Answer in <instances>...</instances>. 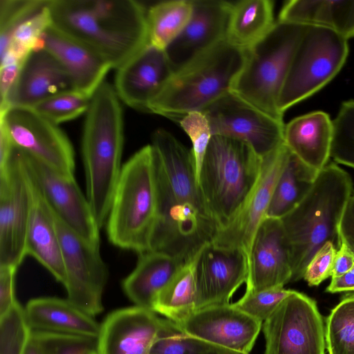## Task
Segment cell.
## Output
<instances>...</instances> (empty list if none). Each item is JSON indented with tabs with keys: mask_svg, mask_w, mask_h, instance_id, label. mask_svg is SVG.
<instances>
[{
	"mask_svg": "<svg viewBox=\"0 0 354 354\" xmlns=\"http://www.w3.org/2000/svg\"><path fill=\"white\" fill-rule=\"evenodd\" d=\"M154 152L157 212L150 250L185 262L218 232L198 186L194 157L171 133L151 136Z\"/></svg>",
	"mask_w": 354,
	"mask_h": 354,
	"instance_id": "cell-1",
	"label": "cell"
},
{
	"mask_svg": "<svg viewBox=\"0 0 354 354\" xmlns=\"http://www.w3.org/2000/svg\"><path fill=\"white\" fill-rule=\"evenodd\" d=\"M52 26L115 70L149 44L147 8L134 0H49Z\"/></svg>",
	"mask_w": 354,
	"mask_h": 354,
	"instance_id": "cell-2",
	"label": "cell"
},
{
	"mask_svg": "<svg viewBox=\"0 0 354 354\" xmlns=\"http://www.w3.org/2000/svg\"><path fill=\"white\" fill-rule=\"evenodd\" d=\"M120 102L113 85L104 81L91 98L84 123L82 152L86 197L100 229L106 223L122 167Z\"/></svg>",
	"mask_w": 354,
	"mask_h": 354,
	"instance_id": "cell-3",
	"label": "cell"
},
{
	"mask_svg": "<svg viewBox=\"0 0 354 354\" xmlns=\"http://www.w3.org/2000/svg\"><path fill=\"white\" fill-rule=\"evenodd\" d=\"M352 191L349 174L335 163L327 164L304 198L280 219L290 248L291 281L303 279L308 264L325 244L340 248L339 225Z\"/></svg>",
	"mask_w": 354,
	"mask_h": 354,
	"instance_id": "cell-4",
	"label": "cell"
},
{
	"mask_svg": "<svg viewBox=\"0 0 354 354\" xmlns=\"http://www.w3.org/2000/svg\"><path fill=\"white\" fill-rule=\"evenodd\" d=\"M245 51L221 41L174 73L151 100L147 112L180 120L230 92L242 70Z\"/></svg>",
	"mask_w": 354,
	"mask_h": 354,
	"instance_id": "cell-5",
	"label": "cell"
},
{
	"mask_svg": "<svg viewBox=\"0 0 354 354\" xmlns=\"http://www.w3.org/2000/svg\"><path fill=\"white\" fill-rule=\"evenodd\" d=\"M156 212L154 152L147 145L122 165L106 221L109 240L138 254L150 250Z\"/></svg>",
	"mask_w": 354,
	"mask_h": 354,
	"instance_id": "cell-6",
	"label": "cell"
},
{
	"mask_svg": "<svg viewBox=\"0 0 354 354\" xmlns=\"http://www.w3.org/2000/svg\"><path fill=\"white\" fill-rule=\"evenodd\" d=\"M261 165L262 158L245 142L212 136L198 183L218 232L243 205L258 180Z\"/></svg>",
	"mask_w": 354,
	"mask_h": 354,
	"instance_id": "cell-7",
	"label": "cell"
},
{
	"mask_svg": "<svg viewBox=\"0 0 354 354\" xmlns=\"http://www.w3.org/2000/svg\"><path fill=\"white\" fill-rule=\"evenodd\" d=\"M308 25L277 21L258 43L245 51L243 67L232 92L283 121L279 97L297 47Z\"/></svg>",
	"mask_w": 354,
	"mask_h": 354,
	"instance_id": "cell-8",
	"label": "cell"
},
{
	"mask_svg": "<svg viewBox=\"0 0 354 354\" xmlns=\"http://www.w3.org/2000/svg\"><path fill=\"white\" fill-rule=\"evenodd\" d=\"M348 40L334 31L308 26L292 57L283 84L278 109L283 113L322 89L343 67Z\"/></svg>",
	"mask_w": 354,
	"mask_h": 354,
	"instance_id": "cell-9",
	"label": "cell"
},
{
	"mask_svg": "<svg viewBox=\"0 0 354 354\" xmlns=\"http://www.w3.org/2000/svg\"><path fill=\"white\" fill-rule=\"evenodd\" d=\"M264 354H324L325 326L316 301L292 290L263 322Z\"/></svg>",
	"mask_w": 354,
	"mask_h": 354,
	"instance_id": "cell-10",
	"label": "cell"
},
{
	"mask_svg": "<svg viewBox=\"0 0 354 354\" xmlns=\"http://www.w3.org/2000/svg\"><path fill=\"white\" fill-rule=\"evenodd\" d=\"M32 203V181L15 146L7 166L0 170V266L18 268L26 257Z\"/></svg>",
	"mask_w": 354,
	"mask_h": 354,
	"instance_id": "cell-11",
	"label": "cell"
},
{
	"mask_svg": "<svg viewBox=\"0 0 354 354\" xmlns=\"http://www.w3.org/2000/svg\"><path fill=\"white\" fill-rule=\"evenodd\" d=\"M202 111L212 136L234 138L248 144L260 157L283 143L285 124L230 91Z\"/></svg>",
	"mask_w": 354,
	"mask_h": 354,
	"instance_id": "cell-12",
	"label": "cell"
},
{
	"mask_svg": "<svg viewBox=\"0 0 354 354\" xmlns=\"http://www.w3.org/2000/svg\"><path fill=\"white\" fill-rule=\"evenodd\" d=\"M55 216L66 272L64 286L67 299L94 317L103 310L102 294L109 274L100 248L91 245Z\"/></svg>",
	"mask_w": 354,
	"mask_h": 354,
	"instance_id": "cell-13",
	"label": "cell"
},
{
	"mask_svg": "<svg viewBox=\"0 0 354 354\" xmlns=\"http://www.w3.org/2000/svg\"><path fill=\"white\" fill-rule=\"evenodd\" d=\"M0 122L16 147L58 173L74 177L73 147L59 125L24 106H12L0 113Z\"/></svg>",
	"mask_w": 354,
	"mask_h": 354,
	"instance_id": "cell-14",
	"label": "cell"
},
{
	"mask_svg": "<svg viewBox=\"0 0 354 354\" xmlns=\"http://www.w3.org/2000/svg\"><path fill=\"white\" fill-rule=\"evenodd\" d=\"M18 149L32 181L55 214L86 241L100 248V229L75 177L65 176Z\"/></svg>",
	"mask_w": 354,
	"mask_h": 354,
	"instance_id": "cell-15",
	"label": "cell"
},
{
	"mask_svg": "<svg viewBox=\"0 0 354 354\" xmlns=\"http://www.w3.org/2000/svg\"><path fill=\"white\" fill-rule=\"evenodd\" d=\"M290 153V149L283 143L262 157L261 173L255 186L232 221L217 233L212 241L213 244L240 249L249 260L254 236L266 218L275 185Z\"/></svg>",
	"mask_w": 354,
	"mask_h": 354,
	"instance_id": "cell-16",
	"label": "cell"
},
{
	"mask_svg": "<svg viewBox=\"0 0 354 354\" xmlns=\"http://www.w3.org/2000/svg\"><path fill=\"white\" fill-rule=\"evenodd\" d=\"M193 262L196 310L230 304L235 292L248 281L249 260L240 249L221 248L210 242L200 249Z\"/></svg>",
	"mask_w": 354,
	"mask_h": 354,
	"instance_id": "cell-17",
	"label": "cell"
},
{
	"mask_svg": "<svg viewBox=\"0 0 354 354\" xmlns=\"http://www.w3.org/2000/svg\"><path fill=\"white\" fill-rule=\"evenodd\" d=\"M175 324L185 334L248 354L255 344L263 322L230 303L196 310Z\"/></svg>",
	"mask_w": 354,
	"mask_h": 354,
	"instance_id": "cell-18",
	"label": "cell"
},
{
	"mask_svg": "<svg viewBox=\"0 0 354 354\" xmlns=\"http://www.w3.org/2000/svg\"><path fill=\"white\" fill-rule=\"evenodd\" d=\"M189 21L165 50L175 73L225 39L232 2L192 0Z\"/></svg>",
	"mask_w": 354,
	"mask_h": 354,
	"instance_id": "cell-19",
	"label": "cell"
},
{
	"mask_svg": "<svg viewBox=\"0 0 354 354\" xmlns=\"http://www.w3.org/2000/svg\"><path fill=\"white\" fill-rule=\"evenodd\" d=\"M292 275L290 248L281 221L266 217L252 245L245 292L283 287Z\"/></svg>",
	"mask_w": 354,
	"mask_h": 354,
	"instance_id": "cell-20",
	"label": "cell"
},
{
	"mask_svg": "<svg viewBox=\"0 0 354 354\" xmlns=\"http://www.w3.org/2000/svg\"><path fill=\"white\" fill-rule=\"evenodd\" d=\"M173 73L165 51L149 44L116 69L113 87L121 102L147 112L149 102Z\"/></svg>",
	"mask_w": 354,
	"mask_h": 354,
	"instance_id": "cell-21",
	"label": "cell"
},
{
	"mask_svg": "<svg viewBox=\"0 0 354 354\" xmlns=\"http://www.w3.org/2000/svg\"><path fill=\"white\" fill-rule=\"evenodd\" d=\"M163 319L137 306L113 311L100 324L97 354H149Z\"/></svg>",
	"mask_w": 354,
	"mask_h": 354,
	"instance_id": "cell-22",
	"label": "cell"
},
{
	"mask_svg": "<svg viewBox=\"0 0 354 354\" xmlns=\"http://www.w3.org/2000/svg\"><path fill=\"white\" fill-rule=\"evenodd\" d=\"M44 50L68 74L73 89L92 97L112 68L100 55L52 25L44 32Z\"/></svg>",
	"mask_w": 354,
	"mask_h": 354,
	"instance_id": "cell-23",
	"label": "cell"
},
{
	"mask_svg": "<svg viewBox=\"0 0 354 354\" xmlns=\"http://www.w3.org/2000/svg\"><path fill=\"white\" fill-rule=\"evenodd\" d=\"M72 89L68 74L50 53L46 50L32 51L24 62L8 97L7 110L12 106L31 107L49 97Z\"/></svg>",
	"mask_w": 354,
	"mask_h": 354,
	"instance_id": "cell-24",
	"label": "cell"
},
{
	"mask_svg": "<svg viewBox=\"0 0 354 354\" xmlns=\"http://www.w3.org/2000/svg\"><path fill=\"white\" fill-rule=\"evenodd\" d=\"M333 133V120L328 114L313 111L285 125L283 142L301 162L319 173L330 158Z\"/></svg>",
	"mask_w": 354,
	"mask_h": 354,
	"instance_id": "cell-25",
	"label": "cell"
},
{
	"mask_svg": "<svg viewBox=\"0 0 354 354\" xmlns=\"http://www.w3.org/2000/svg\"><path fill=\"white\" fill-rule=\"evenodd\" d=\"M32 203L26 237V256L35 258L64 285L66 272L55 216L32 181Z\"/></svg>",
	"mask_w": 354,
	"mask_h": 354,
	"instance_id": "cell-26",
	"label": "cell"
},
{
	"mask_svg": "<svg viewBox=\"0 0 354 354\" xmlns=\"http://www.w3.org/2000/svg\"><path fill=\"white\" fill-rule=\"evenodd\" d=\"M24 309L32 330L93 337H97L100 334V324L68 299L35 298L28 301Z\"/></svg>",
	"mask_w": 354,
	"mask_h": 354,
	"instance_id": "cell-27",
	"label": "cell"
},
{
	"mask_svg": "<svg viewBox=\"0 0 354 354\" xmlns=\"http://www.w3.org/2000/svg\"><path fill=\"white\" fill-rule=\"evenodd\" d=\"M138 254L135 268L122 281V289L135 306L153 311L158 293L185 261L153 250Z\"/></svg>",
	"mask_w": 354,
	"mask_h": 354,
	"instance_id": "cell-28",
	"label": "cell"
},
{
	"mask_svg": "<svg viewBox=\"0 0 354 354\" xmlns=\"http://www.w3.org/2000/svg\"><path fill=\"white\" fill-rule=\"evenodd\" d=\"M278 21L326 28L348 40L354 37V1H288Z\"/></svg>",
	"mask_w": 354,
	"mask_h": 354,
	"instance_id": "cell-29",
	"label": "cell"
},
{
	"mask_svg": "<svg viewBox=\"0 0 354 354\" xmlns=\"http://www.w3.org/2000/svg\"><path fill=\"white\" fill-rule=\"evenodd\" d=\"M275 23L271 0L232 2L225 39L246 50L266 37Z\"/></svg>",
	"mask_w": 354,
	"mask_h": 354,
	"instance_id": "cell-30",
	"label": "cell"
},
{
	"mask_svg": "<svg viewBox=\"0 0 354 354\" xmlns=\"http://www.w3.org/2000/svg\"><path fill=\"white\" fill-rule=\"evenodd\" d=\"M317 174L290 151L275 185L266 217L281 219L291 212L308 193Z\"/></svg>",
	"mask_w": 354,
	"mask_h": 354,
	"instance_id": "cell-31",
	"label": "cell"
},
{
	"mask_svg": "<svg viewBox=\"0 0 354 354\" xmlns=\"http://www.w3.org/2000/svg\"><path fill=\"white\" fill-rule=\"evenodd\" d=\"M196 310L193 259L185 262L158 293L153 311L176 324Z\"/></svg>",
	"mask_w": 354,
	"mask_h": 354,
	"instance_id": "cell-32",
	"label": "cell"
},
{
	"mask_svg": "<svg viewBox=\"0 0 354 354\" xmlns=\"http://www.w3.org/2000/svg\"><path fill=\"white\" fill-rule=\"evenodd\" d=\"M192 10V0L164 1L151 6L146 16L149 44L165 50L187 25Z\"/></svg>",
	"mask_w": 354,
	"mask_h": 354,
	"instance_id": "cell-33",
	"label": "cell"
},
{
	"mask_svg": "<svg viewBox=\"0 0 354 354\" xmlns=\"http://www.w3.org/2000/svg\"><path fill=\"white\" fill-rule=\"evenodd\" d=\"M149 354H242L198 337L185 334L164 318Z\"/></svg>",
	"mask_w": 354,
	"mask_h": 354,
	"instance_id": "cell-34",
	"label": "cell"
},
{
	"mask_svg": "<svg viewBox=\"0 0 354 354\" xmlns=\"http://www.w3.org/2000/svg\"><path fill=\"white\" fill-rule=\"evenodd\" d=\"M326 348L329 354H354V295L344 297L326 319Z\"/></svg>",
	"mask_w": 354,
	"mask_h": 354,
	"instance_id": "cell-35",
	"label": "cell"
},
{
	"mask_svg": "<svg viewBox=\"0 0 354 354\" xmlns=\"http://www.w3.org/2000/svg\"><path fill=\"white\" fill-rule=\"evenodd\" d=\"M91 97L74 89L59 93L32 106L40 115L59 125L87 111Z\"/></svg>",
	"mask_w": 354,
	"mask_h": 354,
	"instance_id": "cell-36",
	"label": "cell"
},
{
	"mask_svg": "<svg viewBox=\"0 0 354 354\" xmlns=\"http://www.w3.org/2000/svg\"><path fill=\"white\" fill-rule=\"evenodd\" d=\"M32 331L25 309L17 301L0 317V354H24Z\"/></svg>",
	"mask_w": 354,
	"mask_h": 354,
	"instance_id": "cell-37",
	"label": "cell"
},
{
	"mask_svg": "<svg viewBox=\"0 0 354 354\" xmlns=\"http://www.w3.org/2000/svg\"><path fill=\"white\" fill-rule=\"evenodd\" d=\"M330 157L354 168V100L344 102L333 120Z\"/></svg>",
	"mask_w": 354,
	"mask_h": 354,
	"instance_id": "cell-38",
	"label": "cell"
},
{
	"mask_svg": "<svg viewBox=\"0 0 354 354\" xmlns=\"http://www.w3.org/2000/svg\"><path fill=\"white\" fill-rule=\"evenodd\" d=\"M48 0H0V55L6 50L15 30Z\"/></svg>",
	"mask_w": 354,
	"mask_h": 354,
	"instance_id": "cell-39",
	"label": "cell"
},
{
	"mask_svg": "<svg viewBox=\"0 0 354 354\" xmlns=\"http://www.w3.org/2000/svg\"><path fill=\"white\" fill-rule=\"evenodd\" d=\"M44 354H97V337L32 330Z\"/></svg>",
	"mask_w": 354,
	"mask_h": 354,
	"instance_id": "cell-40",
	"label": "cell"
},
{
	"mask_svg": "<svg viewBox=\"0 0 354 354\" xmlns=\"http://www.w3.org/2000/svg\"><path fill=\"white\" fill-rule=\"evenodd\" d=\"M48 3L49 0L44 8L15 30L6 50H13L23 57L29 55L37 39L52 25Z\"/></svg>",
	"mask_w": 354,
	"mask_h": 354,
	"instance_id": "cell-41",
	"label": "cell"
},
{
	"mask_svg": "<svg viewBox=\"0 0 354 354\" xmlns=\"http://www.w3.org/2000/svg\"><path fill=\"white\" fill-rule=\"evenodd\" d=\"M283 287H277L244 295L232 305L254 319L263 322L277 306L291 292Z\"/></svg>",
	"mask_w": 354,
	"mask_h": 354,
	"instance_id": "cell-42",
	"label": "cell"
},
{
	"mask_svg": "<svg viewBox=\"0 0 354 354\" xmlns=\"http://www.w3.org/2000/svg\"><path fill=\"white\" fill-rule=\"evenodd\" d=\"M179 123L192 143V151L194 157L198 180L202 163L212 137L210 126L202 111L187 113L179 120Z\"/></svg>",
	"mask_w": 354,
	"mask_h": 354,
	"instance_id": "cell-43",
	"label": "cell"
},
{
	"mask_svg": "<svg viewBox=\"0 0 354 354\" xmlns=\"http://www.w3.org/2000/svg\"><path fill=\"white\" fill-rule=\"evenodd\" d=\"M337 252L334 245L328 242L314 255L303 277L310 286H317L332 276Z\"/></svg>",
	"mask_w": 354,
	"mask_h": 354,
	"instance_id": "cell-44",
	"label": "cell"
},
{
	"mask_svg": "<svg viewBox=\"0 0 354 354\" xmlns=\"http://www.w3.org/2000/svg\"><path fill=\"white\" fill-rule=\"evenodd\" d=\"M17 268L0 266V317L7 313L17 301L15 295V277Z\"/></svg>",
	"mask_w": 354,
	"mask_h": 354,
	"instance_id": "cell-45",
	"label": "cell"
},
{
	"mask_svg": "<svg viewBox=\"0 0 354 354\" xmlns=\"http://www.w3.org/2000/svg\"><path fill=\"white\" fill-rule=\"evenodd\" d=\"M341 243L354 255V194L348 201L339 225Z\"/></svg>",
	"mask_w": 354,
	"mask_h": 354,
	"instance_id": "cell-46",
	"label": "cell"
},
{
	"mask_svg": "<svg viewBox=\"0 0 354 354\" xmlns=\"http://www.w3.org/2000/svg\"><path fill=\"white\" fill-rule=\"evenodd\" d=\"M353 267L354 255L344 244L341 243L335 256L331 277L350 272Z\"/></svg>",
	"mask_w": 354,
	"mask_h": 354,
	"instance_id": "cell-47",
	"label": "cell"
},
{
	"mask_svg": "<svg viewBox=\"0 0 354 354\" xmlns=\"http://www.w3.org/2000/svg\"><path fill=\"white\" fill-rule=\"evenodd\" d=\"M326 290L330 293L354 291V272L350 271L342 275L332 277Z\"/></svg>",
	"mask_w": 354,
	"mask_h": 354,
	"instance_id": "cell-48",
	"label": "cell"
},
{
	"mask_svg": "<svg viewBox=\"0 0 354 354\" xmlns=\"http://www.w3.org/2000/svg\"><path fill=\"white\" fill-rule=\"evenodd\" d=\"M14 147L15 145L5 126L0 122V170L7 166Z\"/></svg>",
	"mask_w": 354,
	"mask_h": 354,
	"instance_id": "cell-49",
	"label": "cell"
},
{
	"mask_svg": "<svg viewBox=\"0 0 354 354\" xmlns=\"http://www.w3.org/2000/svg\"><path fill=\"white\" fill-rule=\"evenodd\" d=\"M24 354H44L41 348L36 340V339L33 337L32 333L31 335L30 341L28 344L26 350Z\"/></svg>",
	"mask_w": 354,
	"mask_h": 354,
	"instance_id": "cell-50",
	"label": "cell"
},
{
	"mask_svg": "<svg viewBox=\"0 0 354 354\" xmlns=\"http://www.w3.org/2000/svg\"><path fill=\"white\" fill-rule=\"evenodd\" d=\"M351 271H353V272H354V267L353 268V269H352V270H351Z\"/></svg>",
	"mask_w": 354,
	"mask_h": 354,
	"instance_id": "cell-51",
	"label": "cell"
}]
</instances>
